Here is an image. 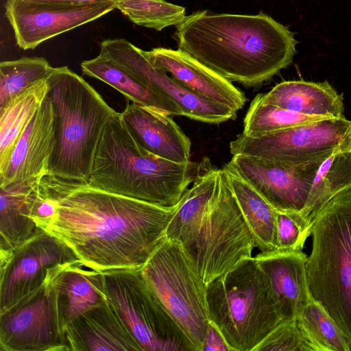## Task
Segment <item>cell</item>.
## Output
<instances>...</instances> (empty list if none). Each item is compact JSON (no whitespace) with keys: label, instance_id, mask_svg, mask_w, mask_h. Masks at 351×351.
I'll return each mask as SVG.
<instances>
[{"label":"cell","instance_id":"obj_10","mask_svg":"<svg viewBox=\"0 0 351 351\" xmlns=\"http://www.w3.org/2000/svg\"><path fill=\"white\" fill-rule=\"evenodd\" d=\"M350 123L345 117H327L256 136L241 133L230 143V151L232 156L289 165L324 160L333 154Z\"/></svg>","mask_w":351,"mask_h":351},{"label":"cell","instance_id":"obj_27","mask_svg":"<svg viewBox=\"0 0 351 351\" xmlns=\"http://www.w3.org/2000/svg\"><path fill=\"white\" fill-rule=\"evenodd\" d=\"M351 189V153L333 152L321 163L301 215L311 225L319 210L335 195Z\"/></svg>","mask_w":351,"mask_h":351},{"label":"cell","instance_id":"obj_25","mask_svg":"<svg viewBox=\"0 0 351 351\" xmlns=\"http://www.w3.org/2000/svg\"><path fill=\"white\" fill-rule=\"evenodd\" d=\"M221 169L252 233L255 247L263 252L278 250L276 209L228 163Z\"/></svg>","mask_w":351,"mask_h":351},{"label":"cell","instance_id":"obj_12","mask_svg":"<svg viewBox=\"0 0 351 351\" xmlns=\"http://www.w3.org/2000/svg\"><path fill=\"white\" fill-rule=\"evenodd\" d=\"M80 261L67 245L43 230L0 267V313L38 289L61 266Z\"/></svg>","mask_w":351,"mask_h":351},{"label":"cell","instance_id":"obj_21","mask_svg":"<svg viewBox=\"0 0 351 351\" xmlns=\"http://www.w3.org/2000/svg\"><path fill=\"white\" fill-rule=\"evenodd\" d=\"M40 178L17 180L0 187V263L43 230L32 219Z\"/></svg>","mask_w":351,"mask_h":351},{"label":"cell","instance_id":"obj_22","mask_svg":"<svg viewBox=\"0 0 351 351\" xmlns=\"http://www.w3.org/2000/svg\"><path fill=\"white\" fill-rule=\"evenodd\" d=\"M264 101L301 114L316 117H344L342 94L327 82L285 81L261 93Z\"/></svg>","mask_w":351,"mask_h":351},{"label":"cell","instance_id":"obj_18","mask_svg":"<svg viewBox=\"0 0 351 351\" xmlns=\"http://www.w3.org/2000/svg\"><path fill=\"white\" fill-rule=\"evenodd\" d=\"M55 144L53 104L47 95L16 143L0 187L47 175Z\"/></svg>","mask_w":351,"mask_h":351},{"label":"cell","instance_id":"obj_19","mask_svg":"<svg viewBox=\"0 0 351 351\" xmlns=\"http://www.w3.org/2000/svg\"><path fill=\"white\" fill-rule=\"evenodd\" d=\"M267 276L282 322L297 321L311 299L306 272L307 256L280 250L260 252L255 256Z\"/></svg>","mask_w":351,"mask_h":351},{"label":"cell","instance_id":"obj_7","mask_svg":"<svg viewBox=\"0 0 351 351\" xmlns=\"http://www.w3.org/2000/svg\"><path fill=\"white\" fill-rule=\"evenodd\" d=\"M306 263L311 297L351 339V189L335 195L311 222Z\"/></svg>","mask_w":351,"mask_h":351},{"label":"cell","instance_id":"obj_6","mask_svg":"<svg viewBox=\"0 0 351 351\" xmlns=\"http://www.w3.org/2000/svg\"><path fill=\"white\" fill-rule=\"evenodd\" d=\"M210 321L231 351H254L282 322L268 279L252 256L206 285Z\"/></svg>","mask_w":351,"mask_h":351},{"label":"cell","instance_id":"obj_32","mask_svg":"<svg viewBox=\"0 0 351 351\" xmlns=\"http://www.w3.org/2000/svg\"><path fill=\"white\" fill-rule=\"evenodd\" d=\"M276 212L278 250L302 252L305 241L311 235V225L300 213L278 210Z\"/></svg>","mask_w":351,"mask_h":351},{"label":"cell","instance_id":"obj_31","mask_svg":"<svg viewBox=\"0 0 351 351\" xmlns=\"http://www.w3.org/2000/svg\"><path fill=\"white\" fill-rule=\"evenodd\" d=\"M327 118V117H325ZM323 119L289 111L264 101L261 93L251 101L243 120V133L256 136Z\"/></svg>","mask_w":351,"mask_h":351},{"label":"cell","instance_id":"obj_15","mask_svg":"<svg viewBox=\"0 0 351 351\" xmlns=\"http://www.w3.org/2000/svg\"><path fill=\"white\" fill-rule=\"evenodd\" d=\"M116 2L57 6L6 0L5 15L14 31L16 45L23 50H28L103 16L116 8Z\"/></svg>","mask_w":351,"mask_h":351},{"label":"cell","instance_id":"obj_8","mask_svg":"<svg viewBox=\"0 0 351 351\" xmlns=\"http://www.w3.org/2000/svg\"><path fill=\"white\" fill-rule=\"evenodd\" d=\"M141 271L195 351H203L210 324L206 285L182 245L167 239Z\"/></svg>","mask_w":351,"mask_h":351},{"label":"cell","instance_id":"obj_26","mask_svg":"<svg viewBox=\"0 0 351 351\" xmlns=\"http://www.w3.org/2000/svg\"><path fill=\"white\" fill-rule=\"evenodd\" d=\"M47 79L35 83L0 108V180L5 175L16 143L47 95Z\"/></svg>","mask_w":351,"mask_h":351},{"label":"cell","instance_id":"obj_11","mask_svg":"<svg viewBox=\"0 0 351 351\" xmlns=\"http://www.w3.org/2000/svg\"><path fill=\"white\" fill-rule=\"evenodd\" d=\"M64 266L38 289L0 313V351H69L53 280Z\"/></svg>","mask_w":351,"mask_h":351},{"label":"cell","instance_id":"obj_3","mask_svg":"<svg viewBox=\"0 0 351 351\" xmlns=\"http://www.w3.org/2000/svg\"><path fill=\"white\" fill-rule=\"evenodd\" d=\"M212 167L201 162L179 163L143 147L116 112L99 143L88 182L93 187L166 208L178 205L189 186Z\"/></svg>","mask_w":351,"mask_h":351},{"label":"cell","instance_id":"obj_1","mask_svg":"<svg viewBox=\"0 0 351 351\" xmlns=\"http://www.w3.org/2000/svg\"><path fill=\"white\" fill-rule=\"evenodd\" d=\"M40 190L54 205L37 226L99 272L142 269L167 240L177 206L166 208L92 186L88 181L45 175Z\"/></svg>","mask_w":351,"mask_h":351},{"label":"cell","instance_id":"obj_36","mask_svg":"<svg viewBox=\"0 0 351 351\" xmlns=\"http://www.w3.org/2000/svg\"><path fill=\"white\" fill-rule=\"evenodd\" d=\"M334 152L351 153V123Z\"/></svg>","mask_w":351,"mask_h":351},{"label":"cell","instance_id":"obj_20","mask_svg":"<svg viewBox=\"0 0 351 351\" xmlns=\"http://www.w3.org/2000/svg\"><path fill=\"white\" fill-rule=\"evenodd\" d=\"M121 114L134 139L145 149L172 162L190 161V139L169 115L129 101Z\"/></svg>","mask_w":351,"mask_h":351},{"label":"cell","instance_id":"obj_30","mask_svg":"<svg viewBox=\"0 0 351 351\" xmlns=\"http://www.w3.org/2000/svg\"><path fill=\"white\" fill-rule=\"evenodd\" d=\"M116 9L133 23L158 31L179 25L186 16L184 7L165 0H117Z\"/></svg>","mask_w":351,"mask_h":351},{"label":"cell","instance_id":"obj_17","mask_svg":"<svg viewBox=\"0 0 351 351\" xmlns=\"http://www.w3.org/2000/svg\"><path fill=\"white\" fill-rule=\"evenodd\" d=\"M65 333L69 351H143L108 300L78 316Z\"/></svg>","mask_w":351,"mask_h":351},{"label":"cell","instance_id":"obj_13","mask_svg":"<svg viewBox=\"0 0 351 351\" xmlns=\"http://www.w3.org/2000/svg\"><path fill=\"white\" fill-rule=\"evenodd\" d=\"M104 54L136 76L166 99L174 103L182 116L207 123L219 124L234 119L237 111L200 97L182 87L170 75L153 65L143 49L124 38L106 39L100 43Z\"/></svg>","mask_w":351,"mask_h":351},{"label":"cell","instance_id":"obj_35","mask_svg":"<svg viewBox=\"0 0 351 351\" xmlns=\"http://www.w3.org/2000/svg\"><path fill=\"white\" fill-rule=\"evenodd\" d=\"M23 2L53 5L57 6H82L117 0H17Z\"/></svg>","mask_w":351,"mask_h":351},{"label":"cell","instance_id":"obj_4","mask_svg":"<svg viewBox=\"0 0 351 351\" xmlns=\"http://www.w3.org/2000/svg\"><path fill=\"white\" fill-rule=\"evenodd\" d=\"M167 239L182 245L206 285L252 256V233L221 169L208 201L191 196L180 202Z\"/></svg>","mask_w":351,"mask_h":351},{"label":"cell","instance_id":"obj_33","mask_svg":"<svg viewBox=\"0 0 351 351\" xmlns=\"http://www.w3.org/2000/svg\"><path fill=\"white\" fill-rule=\"evenodd\" d=\"M315 351L297 321L282 322L254 351Z\"/></svg>","mask_w":351,"mask_h":351},{"label":"cell","instance_id":"obj_28","mask_svg":"<svg viewBox=\"0 0 351 351\" xmlns=\"http://www.w3.org/2000/svg\"><path fill=\"white\" fill-rule=\"evenodd\" d=\"M297 322L315 351H351V339L312 298L299 314Z\"/></svg>","mask_w":351,"mask_h":351},{"label":"cell","instance_id":"obj_29","mask_svg":"<svg viewBox=\"0 0 351 351\" xmlns=\"http://www.w3.org/2000/svg\"><path fill=\"white\" fill-rule=\"evenodd\" d=\"M41 57H23L0 63V108L35 83L46 80L53 71Z\"/></svg>","mask_w":351,"mask_h":351},{"label":"cell","instance_id":"obj_34","mask_svg":"<svg viewBox=\"0 0 351 351\" xmlns=\"http://www.w3.org/2000/svg\"><path fill=\"white\" fill-rule=\"evenodd\" d=\"M231 351L223 335L210 321L204 339L203 351Z\"/></svg>","mask_w":351,"mask_h":351},{"label":"cell","instance_id":"obj_5","mask_svg":"<svg viewBox=\"0 0 351 351\" xmlns=\"http://www.w3.org/2000/svg\"><path fill=\"white\" fill-rule=\"evenodd\" d=\"M47 80L56 139L47 174L88 181L103 130L116 111L67 66L53 67Z\"/></svg>","mask_w":351,"mask_h":351},{"label":"cell","instance_id":"obj_16","mask_svg":"<svg viewBox=\"0 0 351 351\" xmlns=\"http://www.w3.org/2000/svg\"><path fill=\"white\" fill-rule=\"evenodd\" d=\"M143 52L153 65L192 93L237 112L245 106L247 99L243 92L186 52L164 47Z\"/></svg>","mask_w":351,"mask_h":351},{"label":"cell","instance_id":"obj_24","mask_svg":"<svg viewBox=\"0 0 351 351\" xmlns=\"http://www.w3.org/2000/svg\"><path fill=\"white\" fill-rule=\"evenodd\" d=\"M84 75L99 80L120 92L132 102L165 115H182L173 102L142 82L136 76L109 57L99 53L81 63Z\"/></svg>","mask_w":351,"mask_h":351},{"label":"cell","instance_id":"obj_14","mask_svg":"<svg viewBox=\"0 0 351 351\" xmlns=\"http://www.w3.org/2000/svg\"><path fill=\"white\" fill-rule=\"evenodd\" d=\"M324 160L289 165L258 157L235 155L228 164L276 210L300 213Z\"/></svg>","mask_w":351,"mask_h":351},{"label":"cell","instance_id":"obj_23","mask_svg":"<svg viewBox=\"0 0 351 351\" xmlns=\"http://www.w3.org/2000/svg\"><path fill=\"white\" fill-rule=\"evenodd\" d=\"M53 280L65 329L78 316L108 300L101 272L86 267L80 261L62 267Z\"/></svg>","mask_w":351,"mask_h":351},{"label":"cell","instance_id":"obj_2","mask_svg":"<svg viewBox=\"0 0 351 351\" xmlns=\"http://www.w3.org/2000/svg\"><path fill=\"white\" fill-rule=\"evenodd\" d=\"M178 49L227 80L259 87L289 66L298 41L271 16L198 11L177 25Z\"/></svg>","mask_w":351,"mask_h":351},{"label":"cell","instance_id":"obj_9","mask_svg":"<svg viewBox=\"0 0 351 351\" xmlns=\"http://www.w3.org/2000/svg\"><path fill=\"white\" fill-rule=\"evenodd\" d=\"M104 291L143 351H195L141 269L101 272Z\"/></svg>","mask_w":351,"mask_h":351}]
</instances>
